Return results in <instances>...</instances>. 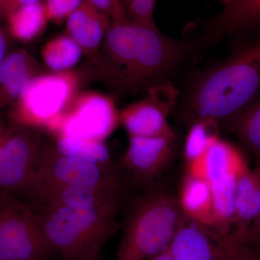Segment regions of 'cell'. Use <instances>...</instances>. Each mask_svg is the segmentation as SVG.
Segmentation results:
<instances>
[{"label": "cell", "instance_id": "24", "mask_svg": "<svg viewBox=\"0 0 260 260\" xmlns=\"http://www.w3.org/2000/svg\"><path fill=\"white\" fill-rule=\"evenodd\" d=\"M55 147L65 155L102 167H114L110 151L104 142L59 138H56Z\"/></svg>", "mask_w": 260, "mask_h": 260}, {"label": "cell", "instance_id": "7", "mask_svg": "<svg viewBox=\"0 0 260 260\" xmlns=\"http://www.w3.org/2000/svg\"><path fill=\"white\" fill-rule=\"evenodd\" d=\"M120 124L119 111L112 98L95 91L77 93L47 129L56 138L104 142Z\"/></svg>", "mask_w": 260, "mask_h": 260}, {"label": "cell", "instance_id": "1", "mask_svg": "<svg viewBox=\"0 0 260 260\" xmlns=\"http://www.w3.org/2000/svg\"><path fill=\"white\" fill-rule=\"evenodd\" d=\"M189 45L155 27L133 21L112 23L99 51L102 79L121 92L164 83L185 57Z\"/></svg>", "mask_w": 260, "mask_h": 260}, {"label": "cell", "instance_id": "28", "mask_svg": "<svg viewBox=\"0 0 260 260\" xmlns=\"http://www.w3.org/2000/svg\"><path fill=\"white\" fill-rule=\"evenodd\" d=\"M84 0H44V5L49 21L59 23L66 20Z\"/></svg>", "mask_w": 260, "mask_h": 260}, {"label": "cell", "instance_id": "17", "mask_svg": "<svg viewBox=\"0 0 260 260\" xmlns=\"http://www.w3.org/2000/svg\"><path fill=\"white\" fill-rule=\"evenodd\" d=\"M245 160L237 148L219 136L212 142L198 165L187 172L199 174L210 184L247 169Z\"/></svg>", "mask_w": 260, "mask_h": 260}, {"label": "cell", "instance_id": "5", "mask_svg": "<svg viewBox=\"0 0 260 260\" xmlns=\"http://www.w3.org/2000/svg\"><path fill=\"white\" fill-rule=\"evenodd\" d=\"M80 82V75L72 70L37 75L12 106L11 117L18 126L47 128L74 99Z\"/></svg>", "mask_w": 260, "mask_h": 260}, {"label": "cell", "instance_id": "16", "mask_svg": "<svg viewBox=\"0 0 260 260\" xmlns=\"http://www.w3.org/2000/svg\"><path fill=\"white\" fill-rule=\"evenodd\" d=\"M204 26L213 38L260 30V0H233Z\"/></svg>", "mask_w": 260, "mask_h": 260}, {"label": "cell", "instance_id": "11", "mask_svg": "<svg viewBox=\"0 0 260 260\" xmlns=\"http://www.w3.org/2000/svg\"><path fill=\"white\" fill-rule=\"evenodd\" d=\"M175 135L129 137L124 164L133 177L147 182L167 168L174 154Z\"/></svg>", "mask_w": 260, "mask_h": 260}, {"label": "cell", "instance_id": "10", "mask_svg": "<svg viewBox=\"0 0 260 260\" xmlns=\"http://www.w3.org/2000/svg\"><path fill=\"white\" fill-rule=\"evenodd\" d=\"M148 96L119 112L120 124L129 137L175 135L168 116L177 102L178 92L169 83L148 89Z\"/></svg>", "mask_w": 260, "mask_h": 260}, {"label": "cell", "instance_id": "8", "mask_svg": "<svg viewBox=\"0 0 260 260\" xmlns=\"http://www.w3.org/2000/svg\"><path fill=\"white\" fill-rule=\"evenodd\" d=\"M44 146L32 129L17 125L8 129L0 145V193L28 195Z\"/></svg>", "mask_w": 260, "mask_h": 260}, {"label": "cell", "instance_id": "19", "mask_svg": "<svg viewBox=\"0 0 260 260\" xmlns=\"http://www.w3.org/2000/svg\"><path fill=\"white\" fill-rule=\"evenodd\" d=\"M241 174L229 176L210 184L212 215L208 230L219 237L230 234L234 231L233 227H235L236 190Z\"/></svg>", "mask_w": 260, "mask_h": 260}, {"label": "cell", "instance_id": "20", "mask_svg": "<svg viewBox=\"0 0 260 260\" xmlns=\"http://www.w3.org/2000/svg\"><path fill=\"white\" fill-rule=\"evenodd\" d=\"M260 214V169L249 168L238 178L236 190L235 229L238 232H247L251 222Z\"/></svg>", "mask_w": 260, "mask_h": 260}, {"label": "cell", "instance_id": "23", "mask_svg": "<svg viewBox=\"0 0 260 260\" xmlns=\"http://www.w3.org/2000/svg\"><path fill=\"white\" fill-rule=\"evenodd\" d=\"M219 124L211 120H199L190 124L184 146L188 169L199 164L215 138L220 136Z\"/></svg>", "mask_w": 260, "mask_h": 260}, {"label": "cell", "instance_id": "13", "mask_svg": "<svg viewBox=\"0 0 260 260\" xmlns=\"http://www.w3.org/2000/svg\"><path fill=\"white\" fill-rule=\"evenodd\" d=\"M112 25L111 18L88 0L66 19L67 34L83 49V54L97 60L101 48Z\"/></svg>", "mask_w": 260, "mask_h": 260}, {"label": "cell", "instance_id": "26", "mask_svg": "<svg viewBox=\"0 0 260 260\" xmlns=\"http://www.w3.org/2000/svg\"><path fill=\"white\" fill-rule=\"evenodd\" d=\"M250 231H234L222 237L218 260H260V249Z\"/></svg>", "mask_w": 260, "mask_h": 260}, {"label": "cell", "instance_id": "14", "mask_svg": "<svg viewBox=\"0 0 260 260\" xmlns=\"http://www.w3.org/2000/svg\"><path fill=\"white\" fill-rule=\"evenodd\" d=\"M221 238L186 218L173 238L169 250L174 260H218Z\"/></svg>", "mask_w": 260, "mask_h": 260}, {"label": "cell", "instance_id": "35", "mask_svg": "<svg viewBox=\"0 0 260 260\" xmlns=\"http://www.w3.org/2000/svg\"><path fill=\"white\" fill-rule=\"evenodd\" d=\"M2 3H3V0H0V5H1Z\"/></svg>", "mask_w": 260, "mask_h": 260}, {"label": "cell", "instance_id": "32", "mask_svg": "<svg viewBox=\"0 0 260 260\" xmlns=\"http://www.w3.org/2000/svg\"><path fill=\"white\" fill-rule=\"evenodd\" d=\"M8 129H5L4 126L2 124L1 121H0V145L3 143V140L5 139V135L7 134Z\"/></svg>", "mask_w": 260, "mask_h": 260}, {"label": "cell", "instance_id": "31", "mask_svg": "<svg viewBox=\"0 0 260 260\" xmlns=\"http://www.w3.org/2000/svg\"><path fill=\"white\" fill-rule=\"evenodd\" d=\"M6 32L0 28V62L9 53V39Z\"/></svg>", "mask_w": 260, "mask_h": 260}, {"label": "cell", "instance_id": "21", "mask_svg": "<svg viewBox=\"0 0 260 260\" xmlns=\"http://www.w3.org/2000/svg\"><path fill=\"white\" fill-rule=\"evenodd\" d=\"M5 19L10 37L20 42L35 40L49 21L42 2L18 8Z\"/></svg>", "mask_w": 260, "mask_h": 260}, {"label": "cell", "instance_id": "27", "mask_svg": "<svg viewBox=\"0 0 260 260\" xmlns=\"http://www.w3.org/2000/svg\"><path fill=\"white\" fill-rule=\"evenodd\" d=\"M130 21L155 27L153 20L156 0H121Z\"/></svg>", "mask_w": 260, "mask_h": 260}, {"label": "cell", "instance_id": "33", "mask_svg": "<svg viewBox=\"0 0 260 260\" xmlns=\"http://www.w3.org/2000/svg\"><path fill=\"white\" fill-rule=\"evenodd\" d=\"M222 2H223L225 5L229 4V3H232L233 0H221Z\"/></svg>", "mask_w": 260, "mask_h": 260}, {"label": "cell", "instance_id": "36", "mask_svg": "<svg viewBox=\"0 0 260 260\" xmlns=\"http://www.w3.org/2000/svg\"><path fill=\"white\" fill-rule=\"evenodd\" d=\"M95 260H99V259H95Z\"/></svg>", "mask_w": 260, "mask_h": 260}, {"label": "cell", "instance_id": "12", "mask_svg": "<svg viewBox=\"0 0 260 260\" xmlns=\"http://www.w3.org/2000/svg\"><path fill=\"white\" fill-rule=\"evenodd\" d=\"M121 186H65L42 188L28 196L43 207L61 206L78 209H90L120 198Z\"/></svg>", "mask_w": 260, "mask_h": 260}, {"label": "cell", "instance_id": "29", "mask_svg": "<svg viewBox=\"0 0 260 260\" xmlns=\"http://www.w3.org/2000/svg\"><path fill=\"white\" fill-rule=\"evenodd\" d=\"M111 18L112 23L129 21L121 0H88Z\"/></svg>", "mask_w": 260, "mask_h": 260}, {"label": "cell", "instance_id": "15", "mask_svg": "<svg viewBox=\"0 0 260 260\" xmlns=\"http://www.w3.org/2000/svg\"><path fill=\"white\" fill-rule=\"evenodd\" d=\"M40 73L42 67L28 51H10L0 62V109L13 106L27 83Z\"/></svg>", "mask_w": 260, "mask_h": 260}, {"label": "cell", "instance_id": "9", "mask_svg": "<svg viewBox=\"0 0 260 260\" xmlns=\"http://www.w3.org/2000/svg\"><path fill=\"white\" fill-rule=\"evenodd\" d=\"M121 186L114 167H104L61 153L55 146H44L35 180L29 194L54 186Z\"/></svg>", "mask_w": 260, "mask_h": 260}, {"label": "cell", "instance_id": "6", "mask_svg": "<svg viewBox=\"0 0 260 260\" xmlns=\"http://www.w3.org/2000/svg\"><path fill=\"white\" fill-rule=\"evenodd\" d=\"M51 253L37 212L18 195L0 193V260H46Z\"/></svg>", "mask_w": 260, "mask_h": 260}, {"label": "cell", "instance_id": "18", "mask_svg": "<svg viewBox=\"0 0 260 260\" xmlns=\"http://www.w3.org/2000/svg\"><path fill=\"white\" fill-rule=\"evenodd\" d=\"M177 198L181 211L187 220L209 229L212 191L210 183L204 177L187 172Z\"/></svg>", "mask_w": 260, "mask_h": 260}, {"label": "cell", "instance_id": "34", "mask_svg": "<svg viewBox=\"0 0 260 260\" xmlns=\"http://www.w3.org/2000/svg\"><path fill=\"white\" fill-rule=\"evenodd\" d=\"M257 221L258 223H259V226H260V214H259V216L257 217V218L255 220V221Z\"/></svg>", "mask_w": 260, "mask_h": 260}, {"label": "cell", "instance_id": "2", "mask_svg": "<svg viewBox=\"0 0 260 260\" xmlns=\"http://www.w3.org/2000/svg\"><path fill=\"white\" fill-rule=\"evenodd\" d=\"M260 97V35L198 77L184 116L190 124L211 120L229 125Z\"/></svg>", "mask_w": 260, "mask_h": 260}, {"label": "cell", "instance_id": "4", "mask_svg": "<svg viewBox=\"0 0 260 260\" xmlns=\"http://www.w3.org/2000/svg\"><path fill=\"white\" fill-rule=\"evenodd\" d=\"M185 216L177 196L154 188L132 205L116 251L118 260H147L169 248Z\"/></svg>", "mask_w": 260, "mask_h": 260}, {"label": "cell", "instance_id": "30", "mask_svg": "<svg viewBox=\"0 0 260 260\" xmlns=\"http://www.w3.org/2000/svg\"><path fill=\"white\" fill-rule=\"evenodd\" d=\"M39 2H42V0H3L0 5V16L5 18L10 13L18 8Z\"/></svg>", "mask_w": 260, "mask_h": 260}, {"label": "cell", "instance_id": "22", "mask_svg": "<svg viewBox=\"0 0 260 260\" xmlns=\"http://www.w3.org/2000/svg\"><path fill=\"white\" fill-rule=\"evenodd\" d=\"M83 54L78 43L67 34L52 38L41 50L43 62L53 73L71 71Z\"/></svg>", "mask_w": 260, "mask_h": 260}, {"label": "cell", "instance_id": "3", "mask_svg": "<svg viewBox=\"0 0 260 260\" xmlns=\"http://www.w3.org/2000/svg\"><path fill=\"white\" fill-rule=\"evenodd\" d=\"M120 198L90 209L43 207L37 212L53 253L61 260H95L118 229Z\"/></svg>", "mask_w": 260, "mask_h": 260}, {"label": "cell", "instance_id": "25", "mask_svg": "<svg viewBox=\"0 0 260 260\" xmlns=\"http://www.w3.org/2000/svg\"><path fill=\"white\" fill-rule=\"evenodd\" d=\"M227 126L246 148L260 157V97Z\"/></svg>", "mask_w": 260, "mask_h": 260}]
</instances>
